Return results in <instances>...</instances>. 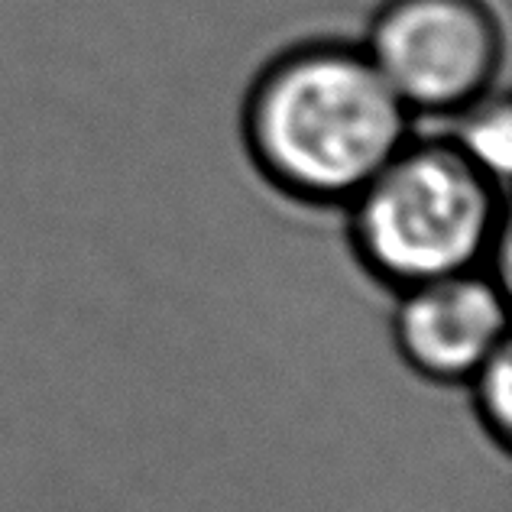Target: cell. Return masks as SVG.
I'll list each match as a JSON object with an SVG mask.
<instances>
[{"mask_svg": "<svg viewBox=\"0 0 512 512\" xmlns=\"http://www.w3.org/2000/svg\"><path fill=\"white\" fill-rule=\"evenodd\" d=\"M412 111L367 52L305 49L269 72L250 101L256 166L312 205H347L402 146Z\"/></svg>", "mask_w": 512, "mask_h": 512, "instance_id": "6da1fadb", "label": "cell"}, {"mask_svg": "<svg viewBox=\"0 0 512 512\" xmlns=\"http://www.w3.org/2000/svg\"><path fill=\"white\" fill-rule=\"evenodd\" d=\"M503 185L454 140L406 143L347 201L360 266L402 292L503 263Z\"/></svg>", "mask_w": 512, "mask_h": 512, "instance_id": "7a4b0ae2", "label": "cell"}, {"mask_svg": "<svg viewBox=\"0 0 512 512\" xmlns=\"http://www.w3.org/2000/svg\"><path fill=\"white\" fill-rule=\"evenodd\" d=\"M367 56L409 111L461 114L487 98L503 36L480 0H393L373 23Z\"/></svg>", "mask_w": 512, "mask_h": 512, "instance_id": "3957f363", "label": "cell"}, {"mask_svg": "<svg viewBox=\"0 0 512 512\" xmlns=\"http://www.w3.org/2000/svg\"><path fill=\"white\" fill-rule=\"evenodd\" d=\"M393 341L422 380L467 383L509 344L506 276L480 266L402 289L393 312Z\"/></svg>", "mask_w": 512, "mask_h": 512, "instance_id": "277c9868", "label": "cell"}, {"mask_svg": "<svg viewBox=\"0 0 512 512\" xmlns=\"http://www.w3.org/2000/svg\"><path fill=\"white\" fill-rule=\"evenodd\" d=\"M470 389V406L493 444L506 448L512 435V354L503 344L483 367L464 383Z\"/></svg>", "mask_w": 512, "mask_h": 512, "instance_id": "5b68a950", "label": "cell"}, {"mask_svg": "<svg viewBox=\"0 0 512 512\" xmlns=\"http://www.w3.org/2000/svg\"><path fill=\"white\" fill-rule=\"evenodd\" d=\"M464 114V130L457 133V146L464 153H470L477 163L493 172L496 179L506 182L509 172V153H512V124H509V111L503 101H490L480 98L477 104H470Z\"/></svg>", "mask_w": 512, "mask_h": 512, "instance_id": "8992f818", "label": "cell"}]
</instances>
